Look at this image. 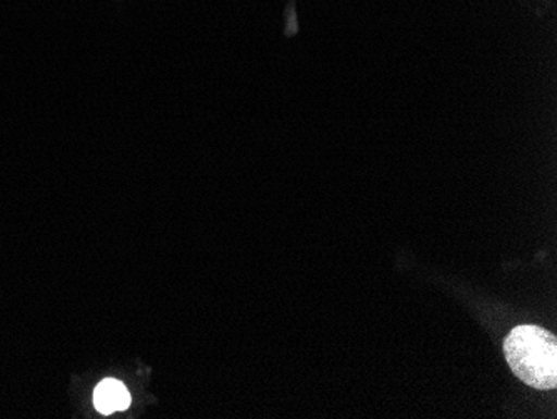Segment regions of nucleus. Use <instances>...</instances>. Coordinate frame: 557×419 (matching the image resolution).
Segmentation results:
<instances>
[{"mask_svg":"<svg viewBox=\"0 0 557 419\" xmlns=\"http://www.w3.org/2000/svg\"><path fill=\"white\" fill-rule=\"evenodd\" d=\"M504 355L512 373L534 390H553L557 384L556 337L533 324L515 328L504 341Z\"/></svg>","mask_w":557,"mask_h":419,"instance_id":"nucleus-1","label":"nucleus"},{"mask_svg":"<svg viewBox=\"0 0 557 419\" xmlns=\"http://www.w3.org/2000/svg\"><path fill=\"white\" fill-rule=\"evenodd\" d=\"M94 406L102 415L124 411L131 406L129 391L121 381L104 380L94 391Z\"/></svg>","mask_w":557,"mask_h":419,"instance_id":"nucleus-2","label":"nucleus"}]
</instances>
